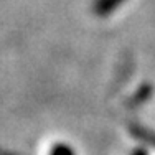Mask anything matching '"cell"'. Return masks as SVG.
I'll use <instances>...</instances> for the list:
<instances>
[{"label":"cell","instance_id":"6da1fadb","mask_svg":"<svg viewBox=\"0 0 155 155\" xmlns=\"http://www.w3.org/2000/svg\"><path fill=\"white\" fill-rule=\"evenodd\" d=\"M124 2L125 0H96L93 3V12L99 17H106L109 13H112Z\"/></svg>","mask_w":155,"mask_h":155},{"label":"cell","instance_id":"7a4b0ae2","mask_svg":"<svg viewBox=\"0 0 155 155\" xmlns=\"http://www.w3.org/2000/svg\"><path fill=\"white\" fill-rule=\"evenodd\" d=\"M50 155H74V152H73L71 147L64 145V143H56V145L51 149Z\"/></svg>","mask_w":155,"mask_h":155},{"label":"cell","instance_id":"3957f363","mask_svg":"<svg viewBox=\"0 0 155 155\" xmlns=\"http://www.w3.org/2000/svg\"><path fill=\"white\" fill-rule=\"evenodd\" d=\"M150 91H152V87H150V86H142V89H140L139 93L134 96V99H135L134 104H139V102H142V99L145 97L147 94H150Z\"/></svg>","mask_w":155,"mask_h":155},{"label":"cell","instance_id":"277c9868","mask_svg":"<svg viewBox=\"0 0 155 155\" xmlns=\"http://www.w3.org/2000/svg\"><path fill=\"white\" fill-rule=\"evenodd\" d=\"M134 134H139L140 137H143L147 140V142H150L152 145L155 147V135L152 132H147V130H139V129H134Z\"/></svg>","mask_w":155,"mask_h":155},{"label":"cell","instance_id":"5b68a950","mask_svg":"<svg viewBox=\"0 0 155 155\" xmlns=\"http://www.w3.org/2000/svg\"><path fill=\"white\" fill-rule=\"evenodd\" d=\"M134 155H147V153H145V150H143V149H137L134 152Z\"/></svg>","mask_w":155,"mask_h":155}]
</instances>
